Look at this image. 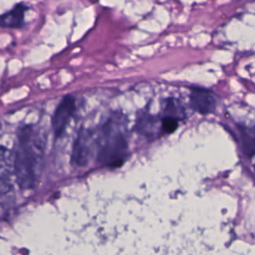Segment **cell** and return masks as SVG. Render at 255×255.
Here are the masks:
<instances>
[{"label": "cell", "mask_w": 255, "mask_h": 255, "mask_svg": "<svg viewBox=\"0 0 255 255\" xmlns=\"http://www.w3.org/2000/svg\"><path fill=\"white\" fill-rule=\"evenodd\" d=\"M93 151V135L88 129H81L73 145L71 162L78 167L86 166Z\"/></svg>", "instance_id": "3957f363"}, {"label": "cell", "mask_w": 255, "mask_h": 255, "mask_svg": "<svg viewBox=\"0 0 255 255\" xmlns=\"http://www.w3.org/2000/svg\"><path fill=\"white\" fill-rule=\"evenodd\" d=\"M76 110V100L73 96H66L56 108L52 118V128L56 136H60L66 129Z\"/></svg>", "instance_id": "277c9868"}, {"label": "cell", "mask_w": 255, "mask_h": 255, "mask_svg": "<svg viewBox=\"0 0 255 255\" xmlns=\"http://www.w3.org/2000/svg\"><path fill=\"white\" fill-rule=\"evenodd\" d=\"M189 103L192 110L201 115H207L215 111L217 97L209 90L203 88H191Z\"/></svg>", "instance_id": "5b68a950"}, {"label": "cell", "mask_w": 255, "mask_h": 255, "mask_svg": "<svg viewBox=\"0 0 255 255\" xmlns=\"http://www.w3.org/2000/svg\"><path fill=\"white\" fill-rule=\"evenodd\" d=\"M177 127H178V119L165 116L161 120V129L164 132L171 133L172 131H174L177 128Z\"/></svg>", "instance_id": "30bf717a"}, {"label": "cell", "mask_w": 255, "mask_h": 255, "mask_svg": "<svg viewBox=\"0 0 255 255\" xmlns=\"http://www.w3.org/2000/svg\"><path fill=\"white\" fill-rule=\"evenodd\" d=\"M43 158L41 136L33 127L25 126L18 133L14 171L17 183L22 189L33 188L39 178Z\"/></svg>", "instance_id": "6da1fadb"}, {"label": "cell", "mask_w": 255, "mask_h": 255, "mask_svg": "<svg viewBox=\"0 0 255 255\" xmlns=\"http://www.w3.org/2000/svg\"><path fill=\"white\" fill-rule=\"evenodd\" d=\"M254 173H255V165H254Z\"/></svg>", "instance_id": "8fae6325"}, {"label": "cell", "mask_w": 255, "mask_h": 255, "mask_svg": "<svg viewBox=\"0 0 255 255\" xmlns=\"http://www.w3.org/2000/svg\"><path fill=\"white\" fill-rule=\"evenodd\" d=\"M29 9V7L23 3H17L14 7L2 14L0 17V24L2 27L6 28H23L25 25V13Z\"/></svg>", "instance_id": "8992f818"}, {"label": "cell", "mask_w": 255, "mask_h": 255, "mask_svg": "<svg viewBox=\"0 0 255 255\" xmlns=\"http://www.w3.org/2000/svg\"><path fill=\"white\" fill-rule=\"evenodd\" d=\"M163 112L165 116L167 117H172L175 119H181L182 116H184V110L180 103L173 98L165 99L163 102Z\"/></svg>", "instance_id": "9c48e42d"}, {"label": "cell", "mask_w": 255, "mask_h": 255, "mask_svg": "<svg viewBox=\"0 0 255 255\" xmlns=\"http://www.w3.org/2000/svg\"><path fill=\"white\" fill-rule=\"evenodd\" d=\"M127 121L123 114L114 113L102 127L99 137L98 160L111 167L123 164L128 155Z\"/></svg>", "instance_id": "7a4b0ae2"}, {"label": "cell", "mask_w": 255, "mask_h": 255, "mask_svg": "<svg viewBox=\"0 0 255 255\" xmlns=\"http://www.w3.org/2000/svg\"><path fill=\"white\" fill-rule=\"evenodd\" d=\"M157 121H158L157 118H155L154 116L148 113H143L137 119L136 128H138L139 132H142L145 135L150 136L154 132Z\"/></svg>", "instance_id": "ba28073f"}, {"label": "cell", "mask_w": 255, "mask_h": 255, "mask_svg": "<svg viewBox=\"0 0 255 255\" xmlns=\"http://www.w3.org/2000/svg\"><path fill=\"white\" fill-rule=\"evenodd\" d=\"M238 130L242 152L249 158L255 156V128L239 126Z\"/></svg>", "instance_id": "52a82bcc"}]
</instances>
